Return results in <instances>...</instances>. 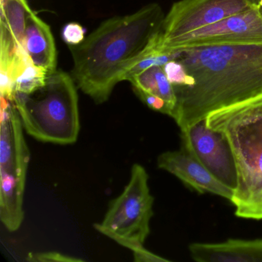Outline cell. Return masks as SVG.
<instances>
[{"instance_id": "3957f363", "label": "cell", "mask_w": 262, "mask_h": 262, "mask_svg": "<svg viewBox=\"0 0 262 262\" xmlns=\"http://www.w3.org/2000/svg\"><path fill=\"white\" fill-rule=\"evenodd\" d=\"M208 128L222 133L231 146L237 185L231 202L235 214L262 219V95L210 113Z\"/></svg>"}, {"instance_id": "ffe728a7", "label": "cell", "mask_w": 262, "mask_h": 262, "mask_svg": "<svg viewBox=\"0 0 262 262\" xmlns=\"http://www.w3.org/2000/svg\"><path fill=\"white\" fill-rule=\"evenodd\" d=\"M135 93L148 108L169 116V108L165 100L158 96L139 91V90H135Z\"/></svg>"}, {"instance_id": "277c9868", "label": "cell", "mask_w": 262, "mask_h": 262, "mask_svg": "<svg viewBox=\"0 0 262 262\" xmlns=\"http://www.w3.org/2000/svg\"><path fill=\"white\" fill-rule=\"evenodd\" d=\"M24 129L42 142L70 145L80 131L79 97L72 75L56 70L31 94L16 93L13 100Z\"/></svg>"}, {"instance_id": "d6986e66", "label": "cell", "mask_w": 262, "mask_h": 262, "mask_svg": "<svg viewBox=\"0 0 262 262\" xmlns=\"http://www.w3.org/2000/svg\"><path fill=\"white\" fill-rule=\"evenodd\" d=\"M62 37L66 43L69 46H78L82 43L85 39V30L80 24L70 23L62 29Z\"/></svg>"}, {"instance_id": "7a4b0ae2", "label": "cell", "mask_w": 262, "mask_h": 262, "mask_svg": "<svg viewBox=\"0 0 262 262\" xmlns=\"http://www.w3.org/2000/svg\"><path fill=\"white\" fill-rule=\"evenodd\" d=\"M165 16L159 4H148L104 21L82 43L70 46L78 88L96 103L106 102L128 71L157 49Z\"/></svg>"}, {"instance_id": "7c38bea8", "label": "cell", "mask_w": 262, "mask_h": 262, "mask_svg": "<svg viewBox=\"0 0 262 262\" xmlns=\"http://www.w3.org/2000/svg\"><path fill=\"white\" fill-rule=\"evenodd\" d=\"M189 251L191 257L199 262H262V238L193 243Z\"/></svg>"}, {"instance_id": "44dd1931", "label": "cell", "mask_w": 262, "mask_h": 262, "mask_svg": "<svg viewBox=\"0 0 262 262\" xmlns=\"http://www.w3.org/2000/svg\"><path fill=\"white\" fill-rule=\"evenodd\" d=\"M134 260L136 262H168L170 261L165 257L157 255L154 253L144 248L136 252L133 253Z\"/></svg>"}, {"instance_id": "2e32d148", "label": "cell", "mask_w": 262, "mask_h": 262, "mask_svg": "<svg viewBox=\"0 0 262 262\" xmlns=\"http://www.w3.org/2000/svg\"><path fill=\"white\" fill-rule=\"evenodd\" d=\"M181 50H162L156 49L134 66L127 73L125 80L151 67H162L170 61L176 60L180 56Z\"/></svg>"}, {"instance_id": "6da1fadb", "label": "cell", "mask_w": 262, "mask_h": 262, "mask_svg": "<svg viewBox=\"0 0 262 262\" xmlns=\"http://www.w3.org/2000/svg\"><path fill=\"white\" fill-rule=\"evenodd\" d=\"M177 60L189 76L174 86L171 118L185 129L213 112L262 95V40L182 49Z\"/></svg>"}, {"instance_id": "4fadbf2b", "label": "cell", "mask_w": 262, "mask_h": 262, "mask_svg": "<svg viewBox=\"0 0 262 262\" xmlns=\"http://www.w3.org/2000/svg\"><path fill=\"white\" fill-rule=\"evenodd\" d=\"M24 50L32 63L48 73H54L57 52L50 26L32 12L27 19Z\"/></svg>"}, {"instance_id": "5bb4252c", "label": "cell", "mask_w": 262, "mask_h": 262, "mask_svg": "<svg viewBox=\"0 0 262 262\" xmlns=\"http://www.w3.org/2000/svg\"><path fill=\"white\" fill-rule=\"evenodd\" d=\"M134 90L158 96L165 101L169 108L170 117L176 108V95L174 86L168 81L162 67H155L135 75L128 79Z\"/></svg>"}, {"instance_id": "e0dca14e", "label": "cell", "mask_w": 262, "mask_h": 262, "mask_svg": "<svg viewBox=\"0 0 262 262\" xmlns=\"http://www.w3.org/2000/svg\"><path fill=\"white\" fill-rule=\"evenodd\" d=\"M163 70L173 86H187L189 85V76L187 74L185 67L177 59L165 64Z\"/></svg>"}, {"instance_id": "ba28073f", "label": "cell", "mask_w": 262, "mask_h": 262, "mask_svg": "<svg viewBox=\"0 0 262 262\" xmlns=\"http://www.w3.org/2000/svg\"><path fill=\"white\" fill-rule=\"evenodd\" d=\"M262 40V16L255 7L208 27L161 44L162 50H179L199 46Z\"/></svg>"}, {"instance_id": "5b68a950", "label": "cell", "mask_w": 262, "mask_h": 262, "mask_svg": "<svg viewBox=\"0 0 262 262\" xmlns=\"http://www.w3.org/2000/svg\"><path fill=\"white\" fill-rule=\"evenodd\" d=\"M154 200L146 170L134 164L123 191L110 203L103 220L93 227L119 245L136 252L145 248L144 243L151 231Z\"/></svg>"}, {"instance_id": "7402d4cb", "label": "cell", "mask_w": 262, "mask_h": 262, "mask_svg": "<svg viewBox=\"0 0 262 262\" xmlns=\"http://www.w3.org/2000/svg\"><path fill=\"white\" fill-rule=\"evenodd\" d=\"M254 7H255L256 8H257V10H258L260 16H262V0H257V2L254 4Z\"/></svg>"}, {"instance_id": "9a60e30c", "label": "cell", "mask_w": 262, "mask_h": 262, "mask_svg": "<svg viewBox=\"0 0 262 262\" xmlns=\"http://www.w3.org/2000/svg\"><path fill=\"white\" fill-rule=\"evenodd\" d=\"M48 73L29 61L15 80V93L31 94L43 86L47 82Z\"/></svg>"}, {"instance_id": "8992f818", "label": "cell", "mask_w": 262, "mask_h": 262, "mask_svg": "<svg viewBox=\"0 0 262 262\" xmlns=\"http://www.w3.org/2000/svg\"><path fill=\"white\" fill-rule=\"evenodd\" d=\"M254 7L250 0H180L165 16L158 47Z\"/></svg>"}, {"instance_id": "52a82bcc", "label": "cell", "mask_w": 262, "mask_h": 262, "mask_svg": "<svg viewBox=\"0 0 262 262\" xmlns=\"http://www.w3.org/2000/svg\"><path fill=\"white\" fill-rule=\"evenodd\" d=\"M182 149L203 165L216 179L234 190L237 171L225 136L208 128L205 119L181 130Z\"/></svg>"}, {"instance_id": "30bf717a", "label": "cell", "mask_w": 262, "mask_h": 262, "mask_svg": "<svg viewBox=\"0 0 262 262\" xmlns=\"http://www.w3.org/2000/svg\"><path fill=\"white\" fill-rule=\"evenodd\" d=\"M0 123V174L26 183L31 154L16 106L4 97H1Z\"/></svg>"}, {"instance_id": "9c48e42d", "label": "cell", "mask_w": 262, "mask_h": 262, "mask_svg": "<svg viewBox=\"0 0 262 262\" xmlns=\"http://www.w3.org/2000/svg\"><path fill=\"white\" fill-rule=\"evenodd\" d=\"M32 12L27 0H1L0 71L7 73L14 82L16 73L29 59L24 39Z\"/></svg>"}, {"instance_id": "ac0fdd59", "label": "cell", "mask_w": 262, "mask_h": 262, "mask_svg": "<svg viewBox=\"0 0 262 262\" xmlns=\"http://www.w3.org/2000/svg\"><path fill=\"white\" fill-rule=\"evenodd\" d=\"M27 261L30 262H82L79 257H72L57 251L31 252L27 255Z\"/></svg>"}, {"instance_id": "8fae6325", "label": "cell", "mask_w": 262, "mask_h": 262, "mask_svg": "<svg viewBox=\"0 0 262 262\" xmlns=\"http://www.w3.org/2000/svg\"><path fill=\"white\" fill-rule=\"evenodd\" d=\"M158 167L171 173L199 193H211L231 202L234 190L216 179L185 150L166 151L158 158Z\"/></svg>"}]
</instances>
